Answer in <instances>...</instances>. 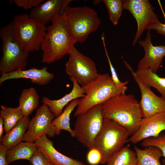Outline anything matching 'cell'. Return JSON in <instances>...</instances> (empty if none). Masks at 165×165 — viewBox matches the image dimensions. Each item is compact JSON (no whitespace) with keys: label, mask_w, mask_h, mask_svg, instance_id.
<instances>
[{"label":"cell","mask_w":165,"mask_h":165,"mask_svg":"<svg viewBox=\"0 0 165 165\" xmlns=\"http://www.w3.org/2000/svg\"><path fill=\"white\" fill-rule=\"evenodd\" d=\"M75 43L69 32L64 11L47 27L41 47L43 52L42 62L51 64L61 59L70 53Z\"/></svg>","instance_id":"cell-1"},{"label":"cell","mask_w":165,"mask_h":165,"mask_svg":"<svg viewBox=\"0 0 165 165\" xmlns=\"http://www.w3.org/2000/svg\"><path fill=\"white\" fill-rule=\"evenodd\" d=\"M104 118L113 119L126 128L130 136L138 129L143 118L139 102L133 94H120L102 104Z\"/></svg>","instance_id":"cell-2"},{"label":"cell","mask_w":165,"mask_h":165,"mask_svg":"<svg viewBox=\"0 0 165 165\" xmlns=\"http://www.w3.org/2000/svg\"><path fill=\"white\" fill-rule=\"evenodd\" d=\"M82 87L85 96L80 99L74 114L75 117L95 106L102 104L114 96L125 94L127 90H118L108 73L99 74L94 80Z\"/></svg>","instance_id":"cell-3"},{"label":"cell","mask_w":165,"mask_h":165,"mask_svg":"<svg viewBox=\"0 0 165 165\" xmlns=\"http://www.w3.org/2000/svg\"><path fill=\"white\" fill-rule=\"evenodd\" d=\"M0 37L2 42L0 74L24 70L28 64L30 52L24 49L15 38L12 22L1 28Z\"/></svg>","instance_id":"cell-4"},{"label":"cell","mask_w":165,"mask_h":165,"mask_svg":"<svg viewBox=\"0 0 165 165\" xmlns=\"http://www.w3.org/2000/svg\"><path fill=\"white\" fill-rule=\"evenodd\" d=\"M64 11L69 32L76 43L85 42L90 34L97 30L101 24L97 13L90 7L68 6Z\"/></svg>","instance_id":"cell-5"},{"label":"cell","mask_w":165,"mask_h":165,"mask_svg":"<svg viewBox=\"0 0 165 165\" xmlns=\"http://www.w3.org/2000/svg\"><path fill=\"white\" fill-rule=\"evenodd\" d=\"M130 136L128 130L115 121L104 118L102 127L94 147L101 153V164H106L114 154L123 147Z\"/></svg>","instance_id":"cell-6"},{"label":"cell","mask_w":165,"mask_h":165,"mask_svg":"<svg viewBox=\"0 0 165 165\" xmlns=\"http://www.w3.org/2000/svg\"><path fill=\"white\" fill-rule=\"evenodd\" d=\"M12 22L14 37L23 48L29 52L39 51L46 33L45 25L27 13L15 16Z\"/></svg>","instance_id":"cell-7"},{"label":"cell","mask_w":165,"mask_h":165,"mask_svg":"<svg viewBox=\"0 0 165 165\" xmlns=\"http://www.w3.org/2000/svg\"><path fill=\"white\" fill-rule=\"evenodd\" d=\"M76 117L73 130L75 137L89 150L94 148L95 140L103 125L102 104L95 106Z\"/></svg>","instance_id":"cell-8"},{"label":"cell","mask_w":165,"mask_h":165,"mask_svg":"<svg viewBox=\"0 0 165 165\" xmlns=\"http://www.w3.org/2000/svg\"><path fill=\"white\" fill-rule=\"evenodd\" d=\"M65 64V71L69 79L74 78L81 86H85L98 76L96 65L93 61L74 47L68 54Z\"/></svg>","instance_id":"cell-9"},{"label":"cell","mask_w":165,"mask_h":165,"mask_svg":"<svg viewBox=\"0 0 165 165\" xmlns=\"http://www.w3.org/2000/svg\"><path fill=\"white\" fill-rule=\"evenodd\" d=\"M124 9L130 12L136 19L137 29L132 44L135 45L149 25L160 22L154 8L148 0H123Z\"/></svg>","instance_id":"cell-10"},{"label":"cell","mask_w":165,"mask_h":165,"mask_svg":"<svg viewBox=\"0 0 165 165\" xmlns=\"http://www.w3.org/2000/svg\"><path fill=\"white\" fill-rule=\"evenodd\" d=\"M123 62L140 89L141 99L139 104L143 118H148L159 113L165 112V97L156 94L150 87L139 79L130 65L125 61Z\"/></svg>","instance_id":"cell-11"},{"label":"cell","mask_w":165,"mask_h":165,"mask_svg":"<svg viewBox=\"0 0 165 165\" xmlns=\"http://www.w3.org/2000/svg\"><path fill=\"white\" fill-rule=\"evenodd\" d=\"M55 117L48 106L43 104L30 121L22 141L34 142L44 134H48L52 122Z\"/></svg>","instance_id":"cell-12"},{"label":"cell","mask_w":165,"mask_h":165,"mask_svg":"<svg viewBox=\"0 0 165 165\" xmlns=\"http://www.w3.org/2000/svg\"><path fill=\"white\" fill-rule=\"evenodd\" d=\"M150 30H148L144 40L138 41L139 44L144 49L145 55L139 61L138 69L149 68L156 73L165 56V45L154 46L152 44Z\"/></svg>","instance_id":"cell-13"},{"label":"cell","mask_w":165,"mask_h":165,"mask_svg":"<svg viewBox=\"0 0 165 165\" xmlns=\"http://www.w3.org/2000/svg\"><path fill=\"white\" fill-rule=\"evenodd\" d=\"M164 130L165 112L143 118L137 131L130 136L127 142L136 144L145 139L157 137Z\"/></svg>","instance_id":"cell-14"},{"label":"cell","mask_w":165,"mask_h":165,"mask_svg":"<svg viewBox=\"0 0 165 165\" xmlns=\"http://www.w3.org/2000/svg\"><path fill=\"white\" fill-rule=\"evenodd\" d=\"M72 0H47L31 9L29 16L46 24L63 13Z\"/></svg>","instance_id":"cell-15"},{"label":"cell","mask_w":165,"mask_h":165,"mask_svg":"<svg viewBox=\"0 0 165 165\" xmlns=\"http://www.w3.org/2000/svg\"><path fill=\"white\" fill-rule=\"evenodd\" d=\"M47 68V67H44L41 69L32 68L27 70L3 73L1 75L0 77V84L9 80L26 79L30 80L31 82L37 85H46L54 77V74L48 72Z\"/></svg>","instance_id":"cell-16"},{"label":"cell","mask_w":165,"mask_h":165,"mask_svg":"<svg viewBox=\"0 0 165 165\" xmlns=\"http://www.w3.org/2000/svg\"><path fill=\"white\" fill-rule=\"evenodd\" d=\"M37 149L49 160L53 165H86L82 161L66 156L57 151L53 146V142L45 134L34 142Z\"/></svg>","instance_id":"cell-17"},{"label":"cell","mask_w":165,"mask_h":165,"mask_svg":"<svg viewBox=\"0 0 165 165\" xmlns=\"http://www.w3.org/2000/svg\"><path fill=\"white\" fill-rule=\"evenodd\" d=\"M73 83L71 91L61 98L57 100H51L46 96L42 97V102L47 105L50 110L57 117L63 112L64 108L73 100L80 97H84L85 94L82 86L74 78L70 79Z\"/></svg>","instance_id":"cell-18"},{"label":"cell","mask_w":165,"mask_h":165,"mask_svg":"<svg viewBox=\"0 0 165 165\" xmlns=\"http://www.w3.org/2000/svg\"><path fill=\"white\" fill-rule=\"evenodd\" d=\"M80 99L74 100L69 103L62 113L52 121L48 136L53 137L59 135L62 130L68 132L72 137H75V133L70 126V115L75 107L78 106Z\"/></svg>","instance_id":"cell-19"},{"label":"cell","mask_w":165,"mask_h":165,"mask_svg":"<svg viewBox=\"0 0 165 165\" xmlns=\"http://www.w3.org/2000/svg\"><path fill=\"white\" fill-rule=\"evenodd\" d=\"M30 121L29 117L24 116L3 137L0 144L8 150L22 141Z\"/></svg>","instance_id":"cell-20"},{"label":"cell","mask_w":165,"mask_h":165,"mask_svg":"<svg viewBox=\"0 0 165 165\" xmlns=\"http://www.w3.org/2000/svg\"><path fill=\"white\" fill-rule=\"evenodd\" d=\"M37 150L35 142L22 141L8 150L6 154L8 163L9 164L19 160H29Z\"/></svg>","instance_id":"cell-21"},{"label":"cell","mask_w":165,"mask_h":165,"mask_svg":"<svg viewBox=\"0 0 165 165\" xmlns=\"http://www.w3.org/2000/svg\"><path fill=\"white\" fill-rule=\"evenodd\" d=\"M18 107L25 116L28 117L38 107L39 97L33 87L24 89L19 98Z\"/></svg>","instance_id":"cell-22"},{"label":"cell","mask_w":165,"mask_h":165,"mask_svg":"<svg viewBox=\"0 0 165 165\" xmlns=\"http://www.w3.org/2000/svg\"><path fill=\"white\" fill-rule=\"evenodd\" d=\"M137 158V165H161L160 160L163 156L161 150L154 146H149L141 149L134 147Z\"/></svg>","instance_id":"cell-23"},{"label":"cell","mask_w":165,"mask_h":165,"mask_svg":"<svg viewBox=\"0 0 165 165\" xmlns=\"http://www.w3.org/2000/svg\"><path fill=\"white\" fill-rule=\"evenodd\" d=\"M135 73L139 79L148 86L155 88L165 97V78L160 77L149 68L138 69Z\"/></svg>","instance_id":"cell-24"},{"label":"cell","mask_w":165,"mask_h":165,"mask_svg":"<svg viewBox=\"0 0 165 165\" xmlns=\"http://www.w3.org/2000/svg\"><path fill=\"white\" fill-rule=\"evenodd\" d=\"M106 165H137L136 154L129 146H124L114 154Z\"/></svg>","instance_id":"cell-25"},{"label":"cell","mask_w":165,"mask_h":165,"mask_svg":"<svg viewBox=\"0 0 165 165\" xmlns=\"http://www.w3.org/2000/svg\"><path fill=\"white\" fill-rule=\"evenodd\" d=\"M0 108V117L3 119L4 131L6 133L24 116L18 107L11 108L1 105Z\"/></svg>","instance_id":"cell-26"},{"label":"cell","mask_w":165,"mask_h":165,"mask_svg":"<svg viewBox=\"0 0 165 165\" xmlns=\"http://www.w3.org/2000/svg\"><path fill=\"white\" fill-rule=\"evenodd\" d=\"M102 1L108 10L110 20L114 25H117L124 9L123 1L103 0Z\"/></svg>","instance_id":"cell-27"},{"label":"cell","mask_w":165,"mask_h":165,"mask_svg":"<svg viewBox=\"0 0 165 165\" xmlns=\"http://www.w3.org/2000/svg\"><path fill=\"white\" fill-rule=\"evenodd\" d=\"M101 39L103 43L106 56L109 66L111 73V76L114 84L118 90H127V87L126 86V85L128 84L129 82L128 81H126L124 82H122L120 80L116 70L111 61L106 46L104 33H102L101 35Z\"/></svg>","instance_id":"cell-28"},{"label":"cell","mask_w":165,"mask_h":165,"mask_svg":"<svg viewBox=\"0 0 165 165\" xmlns=\"http://www.w3.org/2000/svg\"><path fill=\"white\" fill-rule=\"evenodd\" d=\"M141 146L144 147L154 146L159 148L162 151L163 156L165 158V133H161L156 137H151L145 139L142 141ZM165 165V160L163 161Z\"/></svg>","instance_id":"cell-29"},{"label":"cell","mask_w":165,"mask_h":165,"mask_svg":"<svg viewBox=\"0 0 165 165\" xmlns=\"http://www.w3.org/2000/svg\"><path fill=\"white\" fill-rule=\"evenodd\" d=\"M28 160L32 165H53L46 156L38 149Z\"/></svg>","instance_id":"cell-30"},{"label":"cell","mask_w":165,"mask_h":165,"mask_svg":"<svg viewBox=\"0 0 165 165\" xmlns=\"http://www.w3.org/2000/svg\"><path fill=\"white\" fill-rule=\"evenodd\" d=\"M86 159L90 165H97L101 164L102 156L100 151L94 147L89 149L87 154Z\"/></svg>","instance_id":"cell-31"},{"label":"cell","mask_w":165,"mask_h":165,"mask_svg":"<svg viewBox=\"0 0 165 165\" xmlns=\"http://www.w3.org/2000/svg\"><path fill=\"white\" fill-rule=\"evenodd\" d=\"M44 0H13V2L18 7L25 9L35 7L44 2Z\"/></svg>","instance_id":"cell-32"},{"label":"cell","mask_w":165,"mask_h":165,"mask_svg":"<svg viewBox=\"0 0 165 165\" xmlns=\"http://www.w3.org/2000/svg\"><path fill=\"white\" fill-rule=\"evenodd\" d=\"M154 30L158 33L165 36V24L159 23L151 24L148 26L146 30Z\"/></svg>","instance_id":"cell-33"},{"label":"cell","mask_w":165,"mask_h":165,"mask_svg":"<svg viewBox=\"0 0 165 165\" xmlns=\"http://www.w3.org/2000/svg\"><path fill=\"white\" fill-rule=\"evenodd\" d=\"M7 149L2 144H0V165H8L6 154Z\"/></svg>","instance_id":"cell-34"},{"label":"cell","mask_w":165,"mask_h":165,"mask_svg":"<svg viewBox=\"0 0 165 165\" xmlns=\"http://www.w3.org/2000/svg\"><path fill=\"white\" fill-rule=\"evenodd\" d=\"M4 130L3 120V119L0 117V142L1 143L3 137V134Z\"/></svg>","instance_id":"cell-35"}]
</instances>
